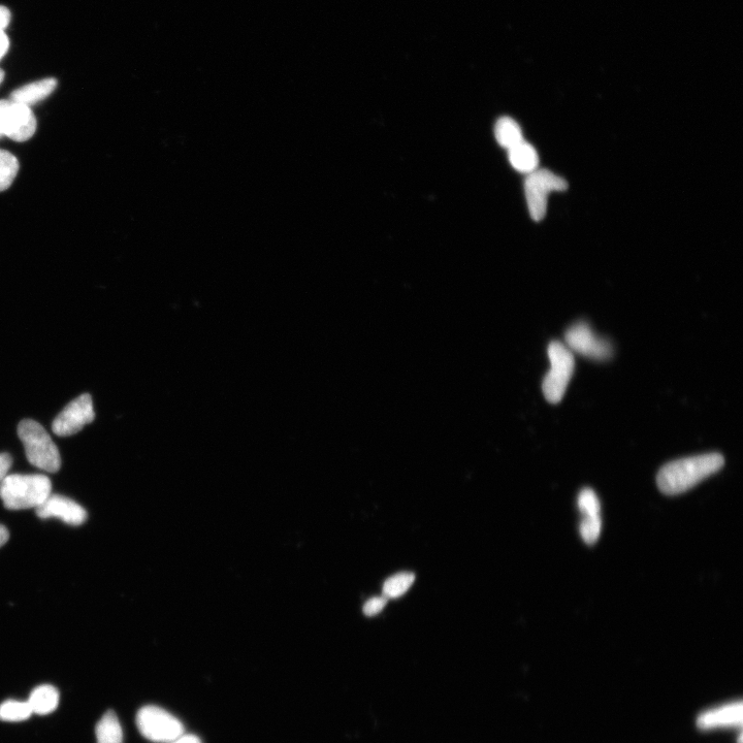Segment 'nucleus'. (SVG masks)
Returning <instances> with one entry per match:
<instances>
[{"label": "nucleus", "mask_w": 743, "mask_h": 743, "mask_svg": "<svg viewBox=\"0 0 743 743\" xmlns=\"http://www.w3.org/2000/svg\"><path fill=\"white\" fill-rule=\"evenodd\" d=\"M37 118L29 107L11 100L0 101V138L26 142L35 136Z\"/></svg>", "instance_id": "nucleus-7"}, {"label": "nucleus", "mask_w": 743, "mask_h": 743, "mask_svg": "<svg viewBox=\"0 0 743 743\" xmlns=\"http://www.w3.org/2000/svg\"><path fill=\"white\" fill-rule=\"evenodd\" d=\"M387 604V599L384 596L373 597L369 599L363 608L364 615L367 617H375L384 609Z\"/></svg>", "instance_id": "nucleus-22"}, {"label": "nucleus", "mask_w": 743, "mask_h": 743, "mask_svg": "<svg viewBox=\"0 0 743 743\" xmlns=\"http://www.w3.org/2000/svg\"><path fill=\"white\" fill-rule=\"evenodd\" d=\"M32 713L47 716L54 712L59 704V692L50 685H43L31 692L27 700Z\"/></svg>", "instance_id": "nucleus-14"}, {"label": "nucleus", "mask_w": 743, "mask_h": 743, "mask_svg": "<svg viewBox=\"0 0 743 743\" xmlns=\"http://www.w3.org/2000/svg\"><path fill=\"white\" fill-rule=\"evenodd\" d=\"M742 721V704L741 702L732 703L701 715L697 724L702 728L740 725Z\"/></svg>", "instance_id": "nucleus-12"}, {"label": "nucleus", "mask_w": 743, "mask_h": 743, "mask_svg": "<svg viewBox=\"0 0 743 743\" xmlns=\"http://www.w3.org/2000/svg\"><path fill=\"white\" fill-rule=\"evenodd\" d=\"M567 188V181L551 171L536 170L529 174L525 182V193L532 219L541 221L546 215L548 196Z\"/></svg>", "instance_id": "nucleus-6"}, {"label": "nucleus", "mask_w": 743, "mask_h": 743, "mask_svg": "<svg viewBox=\"0 0 743 743\" xmlns=\"http://www.w3.org/2000/svg\"><path fill=\"white\" fill-rule=\"evenodd\" d=\"M495 136L499 145L507 150L525 141L521 126L510 117H502L498 120Z\"/></svg>", "instance_id": "nucleus-15"}, {"label": "nucleus", "mask_w": 743, "mask_h": 743, "mask_svg": "<svg viewBox=\"0 0 743 743\" xmlns=\"http://www.w3.org/2000/svg\"><path fill=\"white\" fill-rule=\"evenodd\" d=\"M10 539V533L8 529L0 525V547H3Z\"/></svg>", "instance_id": "nucleus-27"}, {"label": "nucleus", "mask_w": 743, "mask_h": 743, "mask_svg": "<svg viewBox=\"0 0 743 743\" xmlns=\"http://www.w3.org/2000/svg\"><path fill=\"white\" fill-rule=\"evenodd\" d=\"M13 459L9 454H0V483L9 475Z\"/></svg>", "instance_id": "nucleus-23"}, {"label": "nucleus", "mask_w": 743, "mask_h": 743, "mask_svg": "<svg viewBox=\"0 0 743 743\" xmlns=\"http://www.w3.org/2000/svg\"><path fill=\"white\" fill-rule=\"evenodd\" d=\"M19 160L11 152L0 149V192L9 189L19 172Z\"/></svg>", "instance_id": "nucleus-18"}, {"label": "nucleus", "mask_w": 743, "mask_h": 743, "mask_svg": "<svg viewBox=\"0 0 743 743\" xmlns=\"http://www.w3.org/2000/svg\"><path fill=\"white\" fill-rule=\"evenodd\" d=\"M42 520L57 518L67 525L78 527L88 518L86 510L74 500L60 495L50 497L36 509Z\"/></svg>", "instance_id": "nucleus-10"}, {"label": "nucleus", "mask_w": 743, "mask_h": 743, "mask_svg": "<svg viewBox=\"0 0 743 743\" xmlns=\"http://www.w3.org/2000/svg\"><path fill=\"white\" fill-rule=\"evenodd\" d=\"M4 79H5V73L2 69H0V85H2Z\"/></svg>", "instance_id": "nucleus-28"}, {"label": "nucleus", "mask_w": 743, "mask_h": 743, "mask_svg": "<svg viewBox=\"0 0 743 743\" xmlns=\"http://www.w3.org/2000/svg\"><path fill=\"white\" fill-rule=\"evenodd\" d=\"M169 743H202V740L196 735L183 734Z\"/></svg>", "instance_id": "nucleus-25"}, {"label": "nucleus", "mask_w": 743, "mask_h": 743, "mask_svg": "<svg viewBox=\"0 0 743 743\" xmlns=\"http://www.w3.org/2000/svg\"><path fill=\"white\" fill-rule=\"evenodd\" d=\"M508 157L512 168L520 173L529 175L538 170V153L536 149L526 141L509 149Z\"/></svg>", "instance_id": "nucleus-13"}, {"label": "nucleus", "mask_w": 743, "mask_h": 743, "mask_svg": "<svg viewBox=\"0 0 743 743\" xmlns=\"http://www.w3.org/2000/svg\"><path fill=\"white\" fill-rule=\"evenodd\" d=\"M18 435L32 466L49 473L60 470L59 450L44 427L32 419H24L18 426Z\"/></svg>", "instance_id": "nucleus-3"}, {"label": "nucleus", "mask_w": 743, "mask_h": 743, "mask_svg": "<svg viewBox=\"0 0 743 743\" xmlns=\"http://www.w3.org/2000/svg\"><path fill=\"white\" fill-rule=\"evenodd\" d=\"M11 20L10 11L7 8L0 7V34L5 32Z\"/></svg>", "instance_id": "nucleus-24"}, {"label": "nucleus", "mask_w": 743, "mask_h": 743, "mask_svg": "<svg viewBox=\"0 0 743 743\" xmlns=\"http://www.w3.org/2000/svg\"><path fill=\"white\" fill-rule=\"evenodd\" d=\"M56 87L57 81L53 78L40 80L18 88L11 94L10 100L30 108L47 99Z\"/></svg>", "instance_id": "nucleus-11"}, {"label": "nucleus", "mask_w": 743, "mask_h": 743, "mask_svg": "<svg viewBox=\"0 0 743 743\" xmlns=\"http://www.w3.org/2000/svg\"><path fill=\"white\" fill-rule=\"evenodd\" d=\"M577 504L578 509L581 514L584 515V518H588V516H591V518H594V516H601V504L598 496L592 489H584L581 491L578 496Z\"/></svg>", "instance_id": "nucleus-20"}, {"label": "nucleus", "mask_w": 743, "mask_h": 743, "mask_svg": "<svg viewBox=\"0 0 743 743\" xmlns=\"http://www.w3.org/2000/svg\"><path fill=\"white\" fill-rule=\"evenodd\" d=\"M51 493L50 478L41 474H12L0 483V499L9 510L37 509Z\"/></svg>", "instance_id": "nucleus-2"}, {"label": "nucleus", "mask_w": 743, "mask_h": 743, "mask_svg": "<svg viewBox=\"0 0 743 743\" xmlns=\"http://www.w3.org/2000/svg\"><path fill=\"white\" fill-rule=\"evenodd\" d=\"M137 726L150 741L169 743L184 734L183 724L167 710L148 705L139 710Z\"/></svg>", "instance_id": "nucleus-5"}, {"label": "nucleus", "mask_w": 743, "mask_h": 743, "mask_svg": "<svg viewBox=\"0 0 743 743\" xmlns=\"http://www.w3.org/2000/svg\"><path fill=\"white\" fill-rule=\"evenodd\" d=\"M98 743H123L121 724L113 712L109 710L95 728Z\"/></svg>", "instance_id": "nucleus-16"}, {"label": "nucleus", "mask_w": 743, "mask_h": 743, "mask_svg": "<svg viewBox=\"0 0 743 743\" xmlns=\"http://www.w3.org/2000/svg\"><path fill=\"white\" fill-rule=\"evenodd\" d=\"M724 464L725 459L720 454H706L671 462L660 470L657 476L658 488L668 496L683 494L720 471Z\"/></svg>", "instance_id": "nucleus-1"}, {"label": "nucleus", "mask_w": 743, "mask_h": 743, "mask_svg": "<svg viewBox=\"0 0 743 743\" xmlns=\"http://www.w3.org/2000/svg\"><path fill=\"white\" fill-rule=\"evenodd\" d=\"M547 353L552 368L543 380L542 390L549 403L558 404L566 393L574 372L575 361L572 351L558 341L549 344Z\"/></svg>", "instance_id": "nucleus-4"}, {"label": "nucleus", "mask_w": 743, "mask_h": 743, "mask_svg": "<svg viewBox=\"0 0 743 743\" xmlns=\"http://www.w3.org/2000/svg\"><path fill=\"white\" fill-rule=\"evenodd\" d=\"M92 398L83 394L69 403L54 419L52 431L58 437L73 436L94 421Z\"/></svg>", "instance_id": "nucleus-9"}, {"label": "nucleus", "mask_w": 743, "mask_h": 743, "mask_svg": "<svg viewBox=\"0 0 743 743\" xmlns=\"http://www.w3.org/2000/svg\"><path fill=\"white\" fill-rule=\"evenodd\" d=\"M8 48H9V39L5 35V32H2V34H0V59H2L5 56V54L8 51Z\"/></svg>", "instance_id": "nucleus-26"}, {"label": "nucleus", "mask_w": 743, "mask_h": 743, "mask_svg": "<svg viewBox=\"0 0 743 743\" xmlns=\"http://www.w3.org/2000/svg\"><path fill=\"white\" fill-rule=\"evenodd\" d=\"M602 531L601 516H588L579 525V533L586 543L592 545L597 542Z\"/></svg>", "instance_id": "nucleus-21"}, {"label": "nucleus", "mask_w": 743, "mask_h": 743, "mask_svg": "<svg viewBox=\"0 0 743 743\" xmlns=\"http://www.w3.org/2000/svg\"><path fill=\"white\" fill-rule=\"evenodd\" d=\"M34 713L27 701L7 700L0 704V721L16 723L28 720Z\"/></svg>", "instance_id": "nucleus-19"}, {"label": "nucleus", "mask_w": 743, "mask_h": 743, "mask_svg": "<svg viewBox=\"0 0 743 743\" xmlns=\"http://www.w3.org/2000/svg\"><path fill=\"white\" fill-rule=\"evenodd\" d=\"M415 575L411 572H401L385 580L383 596L386 599H397L405 595L411 588Z\"/></svg>", "instance_id": "nucleus-17"}, {"label": "nucleus", "mask_w": 743, "mask_h": 743, "mask_svg": "<svg viewBox=\"0 0 743 743\" xmlns=\"http://www.w3.org/2000/svg\"><path fill=\"white\" fill-rule=\"evenodd\" d=\"M566 346L584 357L595 361L611 359V343L597 336L586 322H577L565 334Z\"/></svg>", "instance_id": "nucleus-8"}]
</instances>
